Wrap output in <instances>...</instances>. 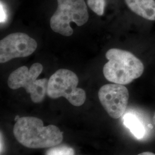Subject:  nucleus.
I'll return each mask as SVG.
<instances>
[{"label":"nucleus","mask_w":155,"mask_h":155,"mask_svg":"<svg viewBox=\"0 0 155 155\" xmlns=\"http://www.w3.org/2000/svg\"><path fill=\"white\" fill-rule=\"evenodd\" d=\"M153 124H154V125H155V114H154V116H153Z\"/></svg>","instance_id":"nucleus-15"},{"label":"nucleus","mask_w":155,"mask_h":155,"mask_svg":"<svg viewBox=\"0 0 155 155\" xmlns=\"http://www.w3.org/2000/svg\"><path fill=\"white\" fill-rule=\"evenodd\" d=\"M138 155H155V153L150 152H144L141 153H140Z\"/></svg>","instance_id":"nucleus-13"},{"label":"nucleus","mask_w":155,"mask_h":155,"mask_svg":"<svg viewBox=\"0 0 155 155\" xmlns=\"http://www.w3.org/2000/svg\"><path fill=\"white\" fill-rule=\"evenodd\" d=\"M13 134L23 146L32 149L50 148L61 143L63 133L55 125L45 127L40 118L20 117L13 127Z\"/></svg>","instance_id":"nucleus-1"},{"label":"nucleus","mask_w":155,"mask_h":155,"mask_svg":"<svg viewBox=\"0 0 155 155\" xmlns=\"http://www.w3.org/2000/svg\"><path fill=\"white\" fill-rule=\"evenodd\" d=\"M123 122L135 137L141 139L144 137L145 129L143 124L135 114L130 113L125 114L123 117Z\"/></svg>","instance_id":"nucleus-9"},{"label":"nucleus","mask_w":155,"mask_h":155,"mask_svg":"<svg viewBox=\"0 0 155 155\" xmlns=\"http://www.w3.org/2000/svg\"><path fill=\"white\" fill-rule=\"evenodd\" d=\"M58 8L50 20L52 30L64 36H70L73 30L71 22L82 26L89 20L84 0H57Z\"/></svg>","instance_id":"nucleus-3"},{"label":"nucleus","mask_w":155,"mask_h":155,"mask_svg":"<svg viewBox=\"0 0 155 155\" xmlns=\"http://www.w3.org/2000/svg\"><path fill=\"white\" fill-rule=\"evenodd\" d=\"M37 46L36 40L25 33L10 34L0 41V63L29 56L36 50Z\"/></svg>","instance_id":"nucleus-7"},{"label":"nucleus","mask_w":155,"mask_h":155,"mask_svg":"<svg viewBox=\"0 0 155 155\" xmlns=\"http://www.w3.org/2000/svg\"><path fill=\"white\" fill-rule=\"evenodd\" d=\"M20 117L18 116H17L16 117V118H15V121L16 122V121H17L18 120V119L20 118Z\"/></svg>","instance_id":"nucleus-14"},{"label":"nucleus","mask_w":155,"mask_h":155,"mask_svg":"<svg viewBox=\"0 0 155 155\" xmlns=\"http://www.w3.org/2000/svg\"><path fill=\"white\" fill-rule=\"evenodd\" d=\"M46 155H75V151L67 146L53 147L47 151Z\"/></svg>","instance_id":"nucleus-10"},{"label":"nucleus","mask_w":155,"mask_h":155,"mask_svg":"<svg viewBox=\"0 0 155 155\" xmlns=\"http://www.w3.org/2000/svg\"><path fill=\"white\" fill-rule=\"evenodd\" d=\"M127 7L136 15L155 21V0H125Z\"/></svg>","instance_id":"nucleus-8"},{"label":"nucleus","mask_w":155,"mask_h":155,"mask_svg":"<svg viewBox=\"0 0 155 155\" xmlns=\"http://www.w3.org/2000/svg\"><path fill=\"white\" fill-rule=\"evenodd\" d=\"M129 97L127 88L120 84H107L102 86L98 91L101 104L107 114L114 119L125 114Z\"/></svg>","instance_id":"nucleus-6"},{"label":"nucleus","mask_w":155,"mask_h":155,"mask_svg":"<svg viewBox=\"0 0 155 155\" xmlns=\"http://www.w3.org/2000/svg\"><path fill=\"white\" fill-rule=\"evenodd\" d=\"M108 61L103 68L106 79L120 84H127L143 74V62L132 53L125 50L111 48L106 54Z\"/></svg>","instance_id":"nucleus-2"},{"label":"nucleus","mask_w":155,"mask_h":155,"mask_svg":"<svg viewBox=\"0 0 155 155\" xmlns=\"http://www.w3.org/2000/svg\"><path fill=\"white\" fill-rule=\"evenodd\" d=\"M0 9H1V12H0L1 13V23H4L5 22L7 17H6L5 10L4 9V7L2 5V2H1Z\"/></svg>","instance_id":"nucleus-12"},{"label":"nucleus","mask_w":155,"mask_h":155,"mask_svg":"<svg viewBox=\"0 0 155 155\" xmlns=\"http://www.w3.org/2000/svg\"><path fill=\"white\" fill-rule=\"evenodd\" d=\"M79 79L77 75L70 70L60 69L48 79L47 94L51 98L64 97L75 106H80L85 102V91L77 87Z\"/></svg>","instance_id":"nucleus-5"},{"label":"nucleus","mask_w":155,"mask_h":155,"mask_svg":"<svg viewBox=\"0 0 155 155\" xmlns=\"http://www.w3.org/2000/svg\"><path fill=\"white\" fill-rule=\"evenodd\" d=\"M89 8L98 16H102L105 7V0H87Z\"/></svg>","instance_id":"nucleus-11"},{"label":"nucleus","mask_w":155,"mask_h":155,"mask_svg":"<svg viewBox=\"0 0 155 155\" xmlns=\"http://www.w3.org/2000/svg\"><path fill=\"white\" fill-rule=\"evenodd\" d=\"M43 70V66L39 63L33 64L30 69L27 66L20 67L10 74L8 85L13 90L24 88L34 103H40L47 94L48 83L47 78L37 79Z\"/></svg>","instance_id":"nucleus-4"}]
</instances>
